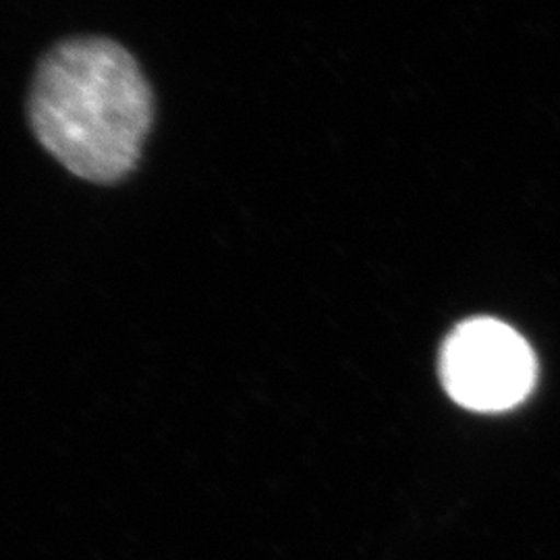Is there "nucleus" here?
Returning <instances> with one entry per match:
<instances>
[{
  "label": "nucleus",
  "mask_w": 560,
  "mask_h": 560,
  "mask_svg": "<svg viewBox=\"0 0 560 560\" xmlns=\"http://www.w3.org/2000/svg\"><path fill=\"white\" fill-rule=\"evenodd\" d=\"M152 120L150 83L117 42H60L38 65L30 92L32 129L80 179L115 183L129 175Z\"/></svg>",
  "instance_id": "1"
},
{
  "label": "nucleus",
  "mask_w": 560,
  "mask_h": 560,
  "mask_svg": "<svg viewBox=\"0 0 560 560\" xmlns=\"http://www.w3.org/2000/svg\"><path fill=\"white\" fill-rule=\"evenodd\" d=\"M448 395L474 411H504L525 399L536 381L529 345L492 318L463 322L442 349Z\"/></svg>",
  "instance_id": "2"
}]
</instances>
